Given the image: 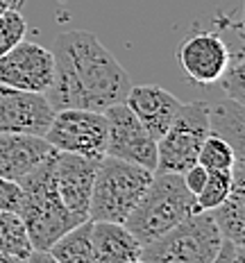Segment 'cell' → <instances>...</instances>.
Here are the masks:
<instances>
[{
    "mask_svg": "<svg viewBox=\"0 0 245 263\" xmlns=\"http://www.w3.org/2000/svg\"><path fill=\"white\" fill-rule=\"evenodd\" d=\"M52 62L54 73L46 98L54 111H105L116 102H125V96L132 89L129 73L93 32H62L52 43Z\"/></svg>",
    "mask_w": 245,
    "mask_h": 263,
    "instance_id": "1",
    "label": "cell"
},
{
    "mask_svg": "<svg viewBox=\"0 0 245 263\" xmlns=\"http://www.w3.org/2000/svg\"><path fill=\"white\" fill-rule=\"evenodd\" d=\"M54 152L18 182L21 204L16 213L25 224L27 238L34 252H48V248L62 234L80 224L59 195L57 179H54Z\"/></svg>",
    "mask_w": 245,
    "mask_h": 263,
    "instance_id": "2",
    "label": "cell"
},
{
    "mask_svg": "<svg viewBox=\"0 0 245 263\" xmlns=\"http://www.w3.org/2000/svg\"><path fill=\"white\" fill-rule=\"evenodd\" d=\"M177 59L189 80L209 86L220 82L222 73L230 66L232 50L216 32H195L182 41Z\"/></svg>",
    "mask_w": 245,
    "mask_h": 263,
    "instance_id": "11",
    "label": "cell"
},
{
    "mask_svg": "<svg viewBox=\"0 0 245 263\" xmlns=\"http://www.w3.org/2000/svg\"><path fill=\"white\" fill-rule=\"evenodd\" d=\"M52 261L59 263H91L93 261V248H91V220H84L62 234L48 248Z\"/></svg>",
    "mask_w": 245,
    "mask_h": 263,
    "instance_id": "18",
    "label": "cell"
},
{
    "mask_svg": "<svg viewBox=\"0 0 245 263\" xmlns=\"http://www.w3.org/2000/svg\"><path fill=\"white\" fill-rule=\"evenodd\" d=\"M155 173L105 155L98 161L89 200V220L125 222L148 191Z\"/></svg>",
    "mask_w": 245,
    "mask_h": 263,
    "instance_id": "4",
    "label": "cell"
},
{
    "mask_svg": "<svg viewBox=\"0 0 245 263\" xmlns=\"http://www.w3.org/2000/svg\"><path fill=\"white\" fill-rule=\"evenodd\" d=\"M236 159L238 157H236V152H234V147L227 143L222 136L209 132L206 139L202 141V147H200L198 163L204 166L206 171H232Z\"/></svg>",
    "mask_w": 245,
    "mask_h": 263,
    "instance_id": "20",
    "label": "cell"
},
{
    "mask_svg": "<svg viewBox=\"0 0 245 263\" xmlns=\"http://www.w3.org/2000/svg\"><path fill=\"white\" fill-rule=\"evenodd\" d=\"M206 175H209V171H206L204 166H200V163H193L189 171L182 173V177H184V184H186V189L195 195V193H200V189L204 186Z\"/></svg>",
    "mask_w": 245,
    "mask_h": 263,
    "instance_id": "25",
    "label": "cell"
},
{
    "mask_svg": "<svg viewBox=\"0 0 245 263\" xmlns=\"http://www.w3.org/2000/svg\"><path fill=\"white\" fill-rule=\"evenodd\" d=\"M222 89H225L227 98H234V100L243 102L245 100V62H243V52L236 50L232 52L230 66L222 73Z\"/></svg>",
    "mask_w": 245,
    "mask_h": 263,
    "instance_id": "23",
    "label": "cell"
},
{
    "mask_svg": "<svg viewBox=\"0 0 245 263\" xmlns=\"http://www.w3.org/2000/svg\"><path fill=\"white\" fill-rule=\"evenodd\" d=\"M107 116L91 109H57L43 139L59 152H70L86 159L107 155Z\"/></svg>",
    "mask_w": 245,
    "mask_h": 263,
    "instance_id": "7",
    "label": "cell"
},
{
    "mask_svg": "<svg viewBox=\"0 0 245 263\" xmlns=\"http://www.w3.org/2000/svg\"><path fill=\"white\" fill-rule=\"evenodd\" d=\"M91 248L96 263H136L143 245L123 222L91 220Z\"/></svg>",
    "mask_w": 245,
    "mask_h": 263,
    "instance_id": "15",
    "label": "cell"
},
{
    "mask_svg": "<svg viewBox=\"0 0 245 263\" xmlns=\"http://www.w3.org/2000/svg\"><path fill=\"white\" fill-rule=\"evenodd\" d=\"M21 204V186L7 177H0V209L3 211H18Z\"/></svg>",
    "mask_w": 245,
    "mask_h": 263,
    "instance_id": "24",
    "label": "cell"
},
{
    "mask_svg": "<svg viewBox=\"0 0 245 263\" xmlns=\"http://www.w3.org/2000/svg\"><path fill=\"white\" fill-rule=\"evenodd\" d=\"M54 147L36 134H0V177L21 182L41 166Z\"/></svg>",
    "mask_w": 245,
    "mask_h": 263,
    "instance_id": "14",
    "label": "cell"
},
{
    "mask_svg": "<svg viewBox=\"0 0 245 263\" xmlns=\"http://www.w3.org/2000/svg\"><path fill=\"white\" fill-rule=\"evenodd\" d=\"M211 216L220 229V236L227 243L245 250V161L236 159L234 163V182L232 191L216 209H211Z\"/></svg>",
    "mask_w": 245,
    "mask_h": 263,
    "instance_id": "16",
    "label": "cell"
},
{
    "mask_svg": "<svg viewBox=\"0 0 245 263\" xmlns=\"http://www.w3.org/2000/svg\"><path fill=\"white\" fill-rule=\"evenodd\" d=\"M98 159H86L70 152H54V179L66 209L80 222L89 220V200L93 189Z\"/></svg>",
    "mask_w": 245,
    "mask_h": 263,
    "instance_id": "12",
    "label": "cell"
},
{
    "mask_svg": "<svg viewBox=\"0 0 245 263\" xmlns=\"http://www.w3.org/2000/svg\"><path fill=\"white\" fill-rule=\"evenodd\" d=\"M27 32V21L23 18L21 9H12L0 16V57L12 50L18 41H23Z\"/></svg>",
    "mask_w": 245,
    "mask_h": 263,
    "instance_id": "22",
    "label": "cell"
},
{
    "mask_svg": "<svg viewBox=\"0 0 245 263\" xmlns=\"http://www.w3.org/2000/svg\"><path fill=\"white\" fill-rule=\"evenodd\" d=\"M54 109L46 93L14 89L0 82V134L43 136Z\"/></svg>",
    "mask_w": 245,
    "mask_h": 263,
    "instance_id": "10",
    "label": "cell"
},
{
    "mask_svg": "<svg viewBox=\"0 0 245 263\" xmlns=\"http://www.w3.org/2000/svg\"><path fill=\"white\" fill-rule=\"evenodd\" d=\"M52 50L32 41H18L0 57V82L14 89L46 93L52 82Z\"/></svg>",
    "mask_w": 245,
    "mask_h": 263,
    "instance_id": "9",
    "label": "cell"
},
{
    "mask_svg": "<svg viewBox=\"0 0 245 263\" xmlns=\"http://www.w3.org/2000/svg\"><path fill=\"white\" fill-rule=\"evenodd\" d=\"M195 211V195L186 189L182 175L155 173L148 191L123 224L141 245H148Z\"/></svg>",
    "mask_w": 245,
    "mask_h": 263,
    "instance_id": "3",
    "label": "cell"
},
{
    "mask_svg": "<svg viewBox=\"0 0 245 263\" xmlns=\"http://www.w3.org/2000/svg\"><path fill=\"white\" fill-rule=\"evenodd\" d=\"M125 105L132 109L152 139L159 141L173 123L182 100L159 84H132L125 96Z\"/></svg>",
    "mask_w": 245,
    "mask_h": 263,
    "instance_id": "13",
    "label": "cell"
},
{
    "mask_svg": "<svg viewBox=\"0 0 245 263\" xmlns=\"http://www.w3.org/2000/svg\"><path fill=\"white\" fill-rule=\"evenodd\" d=\"M27 0H0V16L5 12H12V9H23V5Z\"/></svg>",
    "mask_w": 245,
    "mask_h": 263,
    "instance_id": "26",
    "label": "cell"
},
{
    "mask_svg": "<svg viewBox=\"0 0 245 263\" xmlns=\"http://www.w3.org/2000/svg\"><path fill=\"white\" fill-rule=\"evenodd\" d=\"M209 132L222 136L238 159L245 157V109L243 102L227 98L209 105Z\"/></svg>",
    "mask_w": 245,
    "mask_h": 263,
    "instance_id": "17",
    "label": "cell"
},
{
    "mask_svg": "<svg viewBox=\"0 0 245 263\" xmlns=\"http://www.w3.org/2000/svg\"><path fill=\"white\" fill-rule=\"evenodd\" d=\"M107 116V155L123 159V161L143 166L155 173L157 166V141L148 134V129L141 125L134 111L125 102L105 109Z\"/></svg>",
    "mask_w": 245,
    "mask_h": 263,
    "instance_id": "8",
    "label": "cell"
},
{
    "mask_svg": "<svg viewBox=\"0 0 245 263\" xmlns=\"http://www.w3.org/2000/svg\"><path fill=\"white\" fill-rule=\"evenodd\" d=\"M222 236L211 211H195L168 229L163 236L143 245L145 263H216Z\"/></svg>",
    "mask_w": 245,
    "mask_h": 263,
    "instance_id": "5",
    "label": "cell"
},
{
    "mask_svg": "<svg viewBox=\"0 0 245 263\" xmlns=\"http://www.w3.org/2000/svg\"><path fill=\"white\" fill-rule=\"evenodd\" d=\"M206 134H209V102H182L173 123L157 141L155 173L182 175L184 171H189L193 163H198L200 147Z\"/></svg>",
    "mask_w": 245,
    "mask_h": 263,
    "instance_id": "6",
    "label": "cell"
},
{
    "mask_svg": "<svg viewBox=\"0 0 245 263\" xmlns=\"http://www.w3.org/2000/svg\"><path fill=\"white\" fill-rule=\"evenodd\" d=\"M0 254H5L9 261H30L34 254L25 224L16 211L0 209Z\"/></svg>",
    "mask_w": 245,
    "mask_h": 263,
    "instance_id": "19",
    "label": "cell"
},
{
    "mask_svg": "<svg viewBox=\"0 0 245 263\" xmlns=\"http://www.w3.org/2000/svg\"><path fill=\"white\" fill-rule=\"evenodd\" d=\"M234 182V168L232 171H209L206 182L200 189V193H195V209L198 211H211L230 195Z\"/></svg>",
    "mask_w": 245,
    "mask_h": 263,
    "instance_id": "21",
    "label": "cell"
}]
</instances>
